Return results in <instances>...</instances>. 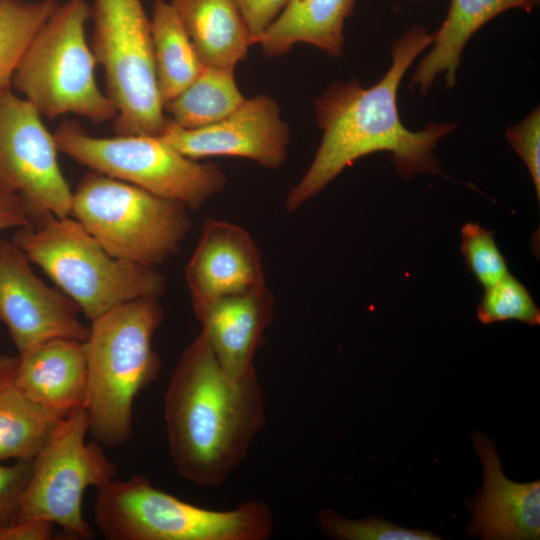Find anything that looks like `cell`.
<instances>
[{
	"label": "cell",
	"instance_id": "1",
	"mask_svg": "<svg viewBox=\"0 0 540 540\" xmlns=\"http://www.w3.org/2000/svg\"><path fill=\"white\" fill-rule=\"evenodd\" d=\"M432 41L425 27L413 26L392 43V64L379 82L369 88L356 79L335 82L315 100L322 140L308 170L285 197L288 212L298 210L354 161L374 152H389L405 179L441 173L433 150L455 123H428L415 132L404 127L397 109L405 72Z\"/></svg>",
	"mask_w": 540,
	"mask_h": 540
},
{
	"label": "cell",
	"instance_id": "2",
	"mask_svg": "<svg viewBox=\"0 0 540 540\" xmlns=\"http://www.w3.org/2000/svg\"><path fill=\"white\" fill-rule=\"evenodd\" d=\"M169 454L177 473L201 486L223 484L266 421L256 370L229 376L200 331L183 351L164 396Z\"/></svg>",
	"mask_w": 540,
	"mask_h": 540
},
{
	"label": "cell",
	"instance_id": "3",
	"mask_svg": "<svg viewBox=\"0 0 540 540\" xmlns=\"http://www.w3.org/2000/svg\"><path fill=\"white\" fill-rule=\"evenodd\" d=\"M164 311L157 297L121 304L91 321L83 342L87 368L85 409L94 441L119 447L133 433L136 396L159 375L152 346Z\"/></svg>",
	"mask_w": 540,
	"mask_h": 540
},
{
	"label": "cell",
	"instance_id": "4",
	"mask_svg": "<svg viewBox=\"0 0 540 540\" xmlns=\"http://www.w3.org/2000/svg\"><path fill=\"white\" fill-rule=\"evenodd\" d=\"M11 240L90 321L126 302L159 298L165 290V277L155 267L113 257L70 215L43 213L16 229Z\"/></svg>",
	"mask_w": 540,
	"mask_h": 540
},
{
	"label": "cell",
	"instance_id": "5",
	"mask_svg": "<svg viewBox=\"0 0 540 540\" xmlns=\"http://www.w3.org/2000/svg\"><path fill=\"white\" fill-rule=\"evenodd\" d=\"M94 522L109 540H265L274 529L270 508L262 501L231 510L206 509L139 474L113 479L97 490Z\"/></svg>",
	"mask_w": 540,
	"mask_h": 540
},
{
	"label": "cell",
	"instance_id": "6",
	"mask_svg": "<svg viewBox=\"0 0 540 540\" xmlns=\"http://www.w3.org/2000/svg\"><path fill=\"white\" fill-rule=\"evenodd\" d=\"M85 0L58 5L35 35L12 79L41 116L76 114L93 123L115 118L114 104L98 87L96 59L86 38Z\"/></svg>",
	"mask_w": 540,
	"mask_h": 540
},
{
	"label": "cell",
	"instance_id": "7",
	"mask_svg": "<svg viewBox=\"0 0 540 540\" xmlns=\"http://www.w3.org/2000/svg\"><path fill=\"white\" fill-rule=\"evenodd\" d=\"M182 203L90 172L74 191L70 216L113 257L156 267L175 254L192 221Z\"/></svg>",
	"mask_w": 540,
	"mask_h": 540
},
{
	"label": "cell",
	"instance_id": "8",
	"mask_svg": "<svg viewBox=\"0 0 540 540\" xmlns=\"http://www.w3.org/2000/svg\"><path fill=\"white\" fill-rule=\"evenodd\" d=\"M58 150L78 163L155 195L201 207L223 191L227 178L215 163L186 157L161 136L96 137L73 120H64L53 133Z\"/></svg>",
	"mask_w": 540,
	"mask_h": 540
},
{
	"label": "cell",
	"instance_id": "9",
	"mask_svg": "<svg viewBox=\"0 0 540 540\" xmlns=\"http://www.w3.org/2000/svg\"><path fill=\"white\" fill-rule=\"evenodd\" d=\"M90 47L116 108L117 135L160 136L167 119L155 74L150 20L142 0H94Z\"/></svg>",
	"mask_w": 540,
	"mask_h": 540
},
{
	"label": "cell",
	"instance_id": "10",
	"mask_svg": "<svg viewBox=\"0 0 540 540\" xmlns=\"http://www.w3.org/2000/svg\"><path fill=\"white\" fill-rule=\"evenodd\" d=\"M88 432L84 407L58 422L33 459L17 521H46L78 538L93 537L83 516L84 494L115 479L117 467L98 442H86Z\"/></svg>",
	"mask_w": 540,
	"mask_h": 540
},
{
	"label": "cell",
	"instance_id": "11",
	"mask_svg": "<svg viewBox=\"0 0 540 540\" xmlns=\"http://www.w3.org/2000/svg\"><path fill=\"white\" fill-rule=\"evenodd\" d=\"M41 117L11 89L0 92V185L22 198L31 222L43 213L69 216L72 203L54 134Z\"/></svg>",
	"mask_w": 540,
	"mask_h": 540
},
{
	"label": "cell",
	"instance_id": "12",
	"mask_svg": "<svg viewBox=\"0 0 540 540\" xmlns=\"http://www.w3.org/2000/svg\"><path fill=\"white\" fill-rule=\"evenodd\" d=\"M79 313L72 299L35 275L12 240L0 239V321L19 353L55 338L84 342L89 328Z\"/></svg>",
	"mask_w": 540,
	"mask_h": 540
},
{
	"label": "cell",
	"instance_id": "13",
	"mask_svg": "<svg viewBox=\"0 0 540 540\" xmlns=\"http://www.w3.org/2000/svg\"><path fill=\"white\" fill-rule=\"evenodd\" d=\"M180 153L194 160L212 156L247 158L278 169L286 160L290 142L287 123L276 101L257 95L214 124L186 129L169 118L160 135Z\"/></svg>",
	"mask_w": 540,
	"mask_h": 540
},
{
	"label": "cell",
	"instance_id": "14",
	"mask_svg": "<svg viewBox=\"0 0 540 540\" xmlns=\"http://www.w3.org/2000/svg\"><path fill=\"white\" fill-rule=\"evenodd\" d=\"M196 318L216 300L265 283L259 249L243 227L207 219L185 268Z\"/></svg>",
	"mask_w": 540,
	"mask_h": 540
},
{
	"label": "cell",
	"instance_id": "15",
	"mask_svg": "<svg viewBox=\"0 0 540 540\" xmlns=\"http://www.w3.org/2000/svg\"><path fill=\"white\" fill-rule=\"evenodd\" d=\"M472 443L482 463L484 484L467 501L472 514L467 533L483 540H538L540 481L509 480L502 472L494 442L483 432H473Z\"/></svg>",
	"mask_w": 540,
	"mask_h": 540
},
{
	"label": "cell",
	"instance_id": "16",
	"mask_svg": "<svg viewBox=\"0 0 540 540\" xmlns=\"http://www.w3.org/2000/svg\"><path fill=\"white\" fill-rule=\"evenodd\" d=\"M266 283L222 297L197 317L222 369L235 379L255 371L254 358L273 320Z\"/></svg>",
	"mask_w": 540,
	"mask_h": 540
},
{
	"label": "cell",
	"instance_id": "17",
	"mask_svg": "<svg viewBox=\"0 0 540 540\" xmlns=\"http://www.w3.org/2000/svg\"><path fill=\"white\" fill-rule=\"evenodd\" d=\"M15 383L25 397L59 417L85 408L87 368L83 342L55 338L19 353Z\"/></svg>",
	"mask_w": 540,
	"mask_h": 540
},
{
	"label": "cell",
	"instance_id": "18",
	"mask_svg": "<svg viewBox=\"0 0 540 540\" xmlns=\"http://www.w3.org/2000/svg\"><path fill=\"white\" fill-rule=\"evenodd\" d=\"M356 0H289L256 40L269 57L288 53L297 43L313 45L332 57L344 47V24Z\"/></svg>",
	"mask_w": 540,
	"mask_h": 540
},
{
	"label": "cell",
	"instance_id": "19",
	"mask_svg": "<svg viewBox=\"0 0 540 540\" xmlns=\"http://www.w3.org/2000/svg\"><path fill=\"white\" fill-rule=\"evenodd\" d=\"M539 0H451L447 16L433 35V48L418 64L411 87L421 93L444 73L447 87L456 83L457 69L467 41L485 23L514 8L531 11Z\"/></svg>",
	"mask_w": 540,
	"mask_h": 540
},
{
	"label": "cell",
	"instance_id": "20",
	"mask_svg": "<svg viewBox=\"0 0 540 540\" xmlns=\"http://www.w3.org/2000/svg\"><path fill=\"white\" fill-rule=\"evenodd\" d=\"M204 66L234 69L253 45L232 0H170Z\"/></svg>",
	"mask_w": 540,
	"mask_h": 540
},
{
	"label": "cell",
	"instance_id": "21",
	"mask_svg": "<svg viewBox=\"0 0 540 540\" xmlns=\"http://www.w3.org/2000/svg\"><path fill=\"white\" fill-rule=\"evenodd\" d=\"M17 365L18 356L0 354V463L34 459L63 418L22 394Z\"/></svg>",
	"mask_w": 540,
	"mask_h": 540
},
{
	"label": "cell",
	"instance_id": "22",
	"mask_svg": "<svg viewBox=\"0 0 540 540\" xmlns=\"http://www.w3.org/2000/svg\"><path fill=\"white\" fill-rule=\"evenodd\" d=\"M150 30L157 85L164 106L197 78L204 65L169 2L155 0Z\"/></svg>",
	"mask_w": 540,
	"mask_h": 540
},
{
	"label": "cell",
	"instance_id": "23",
	"mask_svg": "<svg viewBox=\"0 0 540 540\" xmlns=\"http://www.w3.org/2000/svg\"><path fill=\"white\" fill-rule=\"evenodd\" d=\"M244 100L235 82L234 69L204 66L180 95L164 105V111L178 126L194 129L219 122Z\"/></svg>",
	"mask_w": 540,
	"mask_h": 540
},
{
	"label": "cell",
	"instance_id": "24",
	"mask_svg": "<svg viewBox=\"0 0 540 540\" xmlns=\"http://www.w3.org/2000/svg\"><path fill=\"white\" fill-rule=\"evenodd\" d=\"M57 6L56 0H0V92L11 89L23 55Z\"/></svg>",
	"mask_w": 540,
	"mask_h": 540
},
{
	"label": "cell",
	"instance_id": "25",
	"mask_svg": "<svg viewBox=\"0 0 540 540\" xmlns=\"http://www.w3.org/2000/svg\"><path fill=\"white\" fill-rule=\"evenodd\" d=\"M483 324L517 320L535 326L540 324V310L526 287L510 273L485 288L477 308Z\"/></svg>",
	"mask_w": 540,
	"mask_h": 540
},
{
	"label": "cell",
	"instance_id": "26",
	"mask_svg": "<svg viewBox=\"0 0 540 540\" xmlns=\"http://www.w3.org/2000/svg\"><path fill=\"white\" fill-rule=\"evenodd\" d=\"M324 533L338 540H439L440 536L426 530L398 526L380 517L348 519L333 510L319 514Z\"/></svg>",
	"mask_w": 540,
	"mask_h": 540
},
{
	"label": "cell",
	"instance_id": "27",
	"mask_svg": "<svg viewBox=\"0 0 540 540\" xmlns=\"http://www.w3.org/2000/svg\"><path fill=\"white\" fill-rule=\"evenodd\" d=\"M461 253L468 270L487 288L509 274L508 264L498 248L494 233L478 223L468 222L461 229Z\"/></svg>",
	"mask_w": 540,
	"mask_h": 540
},
{
	"label": "cell",
	"instance_id": "28",
	"mask_svg": "<svg viewBox=\"0 0 540 540\" xmlns=\"http://www.w3.org/2000/svg\"><path fill=\"white\" fill-rule=\"evenodd\" d=\"M506 139L526 164L540 199V109L506 130Z\"/></svg>",
	"mask_w": 540,
	"mask_h": 540
},
{
	"label": "cell",
	"instance_id": "29",
	"mask_svg": "<svg viewBox=\"0 0 540 540\" xmlns=\"http://www.w3.org/2000/svg\"><path fill=\"white\" fill-rule=\"evenodd\" d=\"M32 460L0 463V533L17 521L23 491L32 470Z\"/></svg>",
	"mask_w": 540,
	"mask_h": 540
},
{
	"label": "cell",
	"instance_id": "30",
	"mask_svg": "<svg viewBox=\"0 0 540 540\" xmlns=\"http://www.w3.org/2000/svg\"><path fill=\"white\" fill-rule=\"evenodd\" d=\"M251 36L252 43L279 16L289 0H232Z\"/></svg>",
	"mask_w": 540,
	"mask_h": 540
},
{
	"label": "cell",
	"instance_id": "31",
	"mask_svg": "<svg viewBox=\"0 0 540 540\" xmlns=\"http://www.w3.org/2000/svg\"><path fill=\"white\" fill-rule=\"evenodd\" d=\"M31 225L29 211L22 198L0 185V231Z\"/></svg>",
	"mask_w": 540,
	"mask_h": 540
},
{
	"label": "cell",
	"instance_id": "32",
	"mask_svg": "<svg viewBox=\"0 0 540 540\" xmlns=\"http://www.w3.org/2000/svg\"><path fill=\"white\" fill-rule=\"evenodd\" d=\"M54 524L40 520L16 521L0 533V540H49Z\"/></svg>",
	"mask_w": 540,
	"mask_h": 540
}]
</instances>
